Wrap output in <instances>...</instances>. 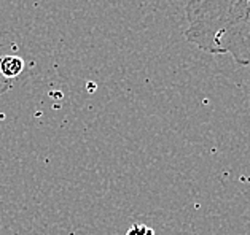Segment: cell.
Returning <instances> with one entry per match:
<instances>
[{"mask_svg": "<svg viewBox=\"0 0 250 235\" xmlns=\"http://www.w3.org/2000/svg\"><path fill=\"white\" fill-rule=\"evenodd\" d=\"M185 38L213 56L250 65V0H190Z\"/></svg>", "mask_w": 250, "mask_h": 235, "instance_id": "cell-1", "label": "cell"}, {"mask_svg": "<svg viewBox=\"0 0 250 235\" xmlns=\"http://www.w3.org/2000/svg\"><path fill=\"white\" fill-rule=\"evenodd\" d=\"M126 235H155V232L144 224H134L129 231H127Z\"/></svg>", "mask_w": 250, "mask_h": 235, "instance_id": "cell-3", "label": "cell"}, {"mask_svg": "<svg viewBox=\"0 0 250 235\" xmlns=\"http://www.w3.org/2000/svg\"><path fill=\"white\" fill-rule=\"evenodd\" d=\"M24 69V61L18 56H3L0 57V73L5 80L11 81L21 73Z\"/></svg>", "mask_w": 250, "mask_h": 235, "instance_id": "cell-2", "label": "cell"}]
</instances>
